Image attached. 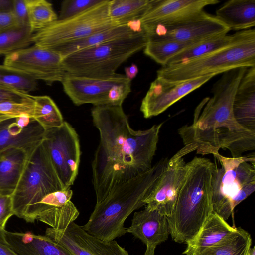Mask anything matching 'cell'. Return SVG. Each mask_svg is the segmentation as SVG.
I'll use <instances>...</instances> for the list:
<instances>
[{"label": "cell", "instance_id": "27", "mask_svg": "<svg viewBox=\"0 0 255 255\" xmlns=\"http://www.w3.org/2000/svg\"><path fill=\"white\" fill-rule=\"evenodd\" d=\"M252 242L247 231L236 227L219 242L192 255H248Z\"/></svg>", "mask_w": 255, "mask_h": 255}, {"label": "cell", "instance_id": "36", "mask_svg": "<svg viewBox=\"0 0 255 255\" xmlns=\"http://www.w3.org/2000/svg\"><path fill=\"white\" fill-rule=\"evenodd\" d=\"M34 110V101L32 102H18L6 101L0 103V114L17 118L27 115L32 119Z\"/></svg>", "mask_w": 255, "mask_h": 255}, {"label": "cell", "instance_id": "10", "mask_svg": "<svg viewBox=\"0 0 255 255\" xmlns=\"http://www.w3.org/2000/svg\"><path fill=\"white\" fill-rule=\"evenodd\" d=\"M61 82L65 93L77 106H122L131 92V80L118 73L107 78H92L66 73Z\"/></svg>", "mask_w": 255, "mask_h": 255}, {"label": "cell", "instance_id": "42", "mask_svg": "<svg viewBox=\"0 0 255 255\" xmlns=\"http://www.w3.org/2000/svg\"><path fill=\"white\" fill-rule=\"evenodd\" d=\"M126 77L131 80L134 78L138 72V68L136 65L132 64L130 66L127 67L125 68Z\"/></svg>", "mask_w": 255, "mask_h": 255}, {"label": "cell", "instance_id": "16", "mask_svg": "<svg viewBox=\"0 0 255 255\" xmlns=\"http://www.w3.org/2000/svg\"><path fill=\"white\" fill-rule=\"evenodd\" d=\"M45 235L75 255H129L115 240H102L88 233L74 222L64 230L48 228Z\"/></svg>", "mask_w": 255, "mask_h": 255}, {"label": "cell", "instance_id": "40", "mask_svg": "<svg viewBox=\"0 0 255 255\" xmlns=\"http://www.w3.org/2000/svg\"><path fill=\"white\" fill-rule=\"evenodd\" d=\"M12 11L21 25H29L27 0H13Z\"/></svg>", "mask_w": 255, "mask_h": 255}, {"label": "cell", "instance_id": "38", "mask_svg": "<svg viewBox=\"0 0 255 255\" xmlns=\"http://www.w3.org/2000/svg\"><path fill=\"white\" fill-rule=\"evenodd\" d=\"M12 192L0 193V229L5 230L9 219L14 215L12 199Z\"/></svg>", "mask_w": 255, "mask_h": 255}, {"label": "cell", "instance_id": "3", "mask_svg": "<svg viewBox=\"0 0 255 255\" xmlns=\"http://www.w3.org/2000/svg\"><path fill=\"white\" fill-rule=\"evenodd\" d=\"M186 164V173L174 209L167 218L173 240L185 244L214 211L212 198L217 167L209 159L198 157Z\"/></svg>", "mask_w": 255, "mask_h": 255}, {"label": "cell", "instance_id": "8", "mask_svg": "<svg viewBox=\"0 0 255 255\" xmlns=\"http://www.w3.org/2000/svg\"><path fill=\"white\" fill-rule=\"evenodd\" d=\"M213 156L221 165L214 175L213 211L226 221L236 206L255 190V156Z\"/></svg>", "mask_w": 255, "mask_h": 255}, {"label": "cell", "instance_id": "44", "mask_svg": "<svg viewBox=\"0 0 255 255\" xmlns=\"http://www.w3.org/2000/svg\"><path fill=\"white\" fill-rule=\"evenodd\" d=\"M0 255H19L8 245L0 242Z\"/></svg>", "mask_w": 255, "mask_h": 255}, {"label": "cell", "instance_id": "14", "mask_svg": "<svg viewBox=\"0 0 255 255\" xmlns=\"http://www.w3.org/2000/svg\"><path fill=\"white\" fill-rule=\"evenodd\" d=\"M148 40L199 42L227 34L230 29L215 16L205 11L193 18L170 25H156L143 28Z\"/></svg>", "mask_w": 255, "mask_h": 255}, {"label": "cell", "instance_id": "7", "mask_svg": "<svg viewBox=\"0 0 255 255\" xmlns=\"http://www.w3.org/2000/svg\"><path fill=\"white\" fill-rule=\"evenodd\" d=\"M255 66V32L248 37L221 49L187 61L162 66L157 77L180 82L238 68Z\"/></svg>", "mask_w": 255, "mask_h": 255}, {"label": "cell", "instance_id": "47", "mask_svg": "<svg viewBox=\"0 0 255 255\" xmlns=\"http://www.w3.org/2000/svg\"><path fill=\"white\" fill-rule=\"evenodd\" d=\"M12 118H13L8 115L0 114V124L4 121Z\"/></svg>", "mask_w": 255, "mask_h": 255}, {"label": "cell", "instance_id": "17", "mask_svg": "<svg viewBox=\"0 0 255 255\" xmlns=\"http://www.w3.org/2000/svg\"><path fill=\"white\" fill-rule=\"evenodd\" d=\"M218 3L217 0H154L139 19L142 28L173 25L197 16L206 6Z\"/></svg>", "mask_w": 255, "mask_h": 255}, {"label": "cell", "instance_id": "37", "mask_svg": "<svg viewBox=\"0 0 255 255\" xmlns=\"http://www.w3.org/2000/svg\"><path fill=\"white\" fill-rule=\"evenodd\" d=\"M72 195L73 191L70 188L55 191L48 194L40 202L37 215L44 210L65 205L70 201Z\"/></svg>", "mask_w": 255, "mask_h": 255}, {"label": "cell", "instance_id": "29", "mask_svg": "<svg viewBox=\"0 0 255 255\" xmlns=\"http://www.w3.org/2000/svg\"><path fill=\"white\" fill-rule=\"evenodd\" d=\"M32 119L45 130L60 127L64 123L62 115L54 101L48 96H33Z\"/></svg>", "mask_w": 255, "mask_h": 255}, {"label": "cell", "instance_id": "23", "mask_svg": "<svg viewBox=\"0 0 255 255\" xmlns=\"http://www.w3.org/2000/svg\"><path fill=\"white\" fill-rule=\"evenodd\" d=\"M230 30H248L255 25V0H231L216 11L215 16Z\"/></svg>", "mask_w": 255, "mask_h": 255}, {"label": "cell", "instance_id": "19", "mask_svg": "<svg viewBox=\"0 0 255 255\" xmlns=\"http://www.w3.org/2000/svg\"><path fill=\"white\" fill-rule=\"evenodd\" d=\"M6 243L19 255H75L46 235L31 232H4Z\"/></svg>", "mask_w": 255, "mask_h": 255}, {"label": "cell", "instance_id": "25", "mask_svg": "<svg viewBox=\"0 0 255 255\" xmlns=\"http://www.w3.org/2000/svg\"><path fill=\"white\" fill-rule=\"evenodd\" d=\"M255 32L254 29H250L232 35L223 34L207 38L175 55L166 65L187 61L209 54L244 39Z\"/></svg>", "mask_w": 255, "mask_h": 255}, {"label": "cell", "instance_id": "5", "mask_svg": "<svg viewBox=\"0 0 255 255\" xmlns=\"http://www.w3.org/2000/svg\"><path fill=\"white\" fill-rule=\"evenodd\" d=\"M147 42L144 31L105 42L64 57V68L73 75L109 77L128 58L143 49Z\"/></svg>", "mask_w": 255, "mask_h": 255}, {"label": "cell", "instance_id": "6", "mask_svg": "<svg viewBox=\"0 0 255 255\" xmlns=\"http://www.w3.org/2000/svg\"><path fill=\"white\" fill-rule=\"evenodd\" d=\"M61 190L62 185L42 142L30 153L12 193L14 215L28 223H34L43 198Z\"/></svg>", "mask_w": 255, "mask_h": 255}, {"label": "cell", "instance_id": "35", "mask_svg": "<svg viewBox=\"0 0 255 255\" xmlns=\"http://www.w3.org/2000/svg\"><path fill=\"white\" fill-rule=\"evenodd\" d=\"M103 0H65L61 3L58 20L67 19L80 14Z\"/></svg>", "mask_w": 255, "mask_h": 255}, {"label": "cell", "instance_id": "41", "mask_svg": "<svg viewBox=\"0 0 255 255\" xmlns=\"http://www.w3.org/2000/svg\"><path fill=\"white\" fill-rule=\"evenodd\" d=\"M21 25L13 11L0 13V31Z\"/></svg>", "mask_w": 255, "mask_h": 255}, {"label": "cell", "instance_id": "45", "mask_svg": "<svg viewBox=\"0 0 255 255\" xmlns=\"http://www.w3.org/2000/svg\"><path fill=\"white\" fill-rule=\"evenodd\" d=\"M156 247L153 245H146V249L144 255H154Z\"/></svg>", "mask_w": 255, "mask_h": 255}, {"label": "cell", "instance_id": "39", "mask_svg": "<svg viewBox=\"0 0 255 255\" xmlns=\"http://www.w3.org/2000/svg\"><path fill=\"white\" fill-rule=\"evenodd\" d=\"M6 101L32 102L33 96L16 90L0 86V103Z\"/></svg>", "mask_w": 255, "mask_h": 255}, {"label": "cell", "instance_id": "13", "mask_svg": "<svg viewBox=\"0 0 255 255\" xmlns=\"http://www.w3.org/2000/svg\"><path fill=\"white\" fill-rule=\"evenodd\" d=\"M190 152L191 149L184 146L168 160L151 191L143 200L145 208L167 218L171 216L186 173L183 157Z\"/></svg>", "mask_w": 255, "mask_h": 255}, {"label": "cell", "instance_id": "32", "mask_svg": "<svg viewBox=\"0 0 255 255\" xmlns=\"http://www.w3.org/2000/svg\"><path fill=\"white\" fill-rule=\"evenodd\" d=\"M79 212L71 201L62 206L53 207L40 212L37 220L57 229H65L78 217Z\"/></svg>", "mask_w": 255, "mask_h": 255}, {"label": "cell", "instance_id": "18", "mask_svg": "<svg viewBox=\"0 0 255 255\" xmlns=\"http://www.w3.org/2000/svg\"><path fill=\"white\" fill-rule=\"evenodd\" d=\"M167 218L156 210L145 208L134 213L131 225L126 228V232L146 245L156 247L166 241L170 234Z\"/></svg>", "mask_w": 255, "mask_h": 255}, {"label": "cell", "instance_id": "43", "mask_svg": "<svg viewBox=\"0 0 255 255\" xmlns=\"http://www.w3.org/2000/svg\"><path fill=\"white\" fill-rule=\"evenodd\" d=\"M13 10V0H0V13L10 11Z\"/></svg>", "mask_w": 255, "mask_h": 255}, {"label": "cell", "instance_id": "24", "mask_svg": "<svg viewBox=\"0 0 255 255\" xmlns=\"http://www.w3.org/2000/svg\"><path fill=\"white\" fill-rule=\"evenodd\" d=\"M134 22L118 25L93 33L85 38L56 46L51 49L63 57L75 52L93 47L105 42L124 37L141 32Z\"/></svg>", "mask_w": 255, "mask_h": 255}, {"label": "cell", "instance_id": "33", "mask_svg": "<svg viewBox=\"0 0 255 255\" xmlns=\"http://www.w3.org/2000/svg\"><path fill=\"white\" fill-rule=\"evenodd\" d=\"M28 24L33 33L58 19L52 5L45 0H27Z\"/></svg>", "mask_w": 255, "mask_h": 255}, {"label": "cell", "instance_id": "28", "mask_svg": "<svg viewBox=\"0 0 255 255\" xmlns=\"http://www.w3.org/2000/svg\"><path fill=\"white\" fill-rule=\"evenodd\" d=\"M154 0H110L109 14L117 26L128 24L139 19L149 9Z\"/></svg>", "mask_w": 255, "mask_h": 255}, {"label": "cell", "instance_id": "34", "mask_svg": "<svg viewBox=\"0 0 255 255\" xmlns=\"http://www.w3.org/2000/svg\"><path fill=\"white\" fill-rule=\"evenodd\" d=\"M0 86L29 94L36 90L37 82L24 74L0 65Z\"/></svg>", "mask_w": 255, "mask_h": 255}, {"label": "cell", "instance_id": "15", "mask_svg": "<svg viewBox=\"0 0 255 255\" xmlns=\"http://www.w3.org/2000/svg\"><path fill=\"white\" fill-rule=\"evenodd\" d=\"M218 74H210L180 82H169L157 77L142 99L140 110L145 118L157 116Z\"/></svg>", "mask_w": 255, "mask_h": 255}, {"label": "cell", "instance_id": "21", "mask_svg": "<svg viewBox=\"0 0 255 255\" xmlns=\"http://www.w3.org/2000/svg\"><path fill=\"white\" fill-rule=\"evenodd\" d=\"M236 122L255 132V66L248 68L238 86L233 104Z\"/></svg>", "mask_w": 255, "mask_h": 255}, {"label": "cell", "instance_id": "4", "mask_svg": "<svg viewBox=\"0 0 255 255\" xmlns=\"http://www.w3.org/2000/svg\"><path fill=\"white\" fill-rule=\"evenodd\" d=\"M168 159L162 158L148 171L113 190L96 204L88 222L82 228L102 240L110 241L124 235V223L134 210L144 206L143 200L151 191Z\"/></svg>", "mask_w": 255, "mask_h": 255}, {"label": "cell", "instance_id": "2", "mask_svg": "<svg viewBox=\"0 0 255 255\" xmlns=\"http://www.w3.org/2000/svg\"><path fill=\"white\" fill-rule=\"evenodd\" d=\"M247 68L223 73L212 87L213 96L203 99L195 109L192 124L178 129L184 146L192 152L214 155L220 149H227L232 157L237 158L255 149V132L241 126L233 114L235 95Z\"/></svg>", "mask_w": 255, "mask_h": 255}, {"label": "cell", "instance_id": "1", "mask_svg": "<svg viewBox=\"0 0 255 255\" xmlns=\"http://www.w3.org/2000/svg\"><path fill=\"white\" fill-rule=\"evenodd\" d=\"M91 115L100 138L92 164L97 204L117 187L152 167L163 123L134 130L122 106H94Z\"/></svg>", "mask_w": 255, "mask_h": 255}, {"label": "cell", "instance_id": "31", "mask_svg": "<svg viewBox=\"0 0 255 255\" xmlns=\"http://www.w3.org/2000/svg\"><path fill=\"white\" fill-rule=\"evenodd\" d=\"M29 25H18L0 31V55H9L32 43Z\"/></svg>", "mask_w": 255, "mask_h": 255}, {"label": "cell", "instance_id": "9", "mask_svg": "<svg viewBox=\"0 0 255 255\" xmlns=\"http://www.w3.org/2000/svg\"><path fill=\"white\" fill-rule=\"evenodd\" d=\"M109 0H103L80 14L63 20L57 19L33 33L32 43L42 48L51 49L116 26L109 16Z\"/></svg>", "mask_w": 255, "mask_h": 255}, {"label": "cell", "instance_id": "48", "mask_svg": "<svg viewBox=\"0 0 255 255\" xmlns=\"http://www.w3.org/2000/svg\"><path fill=\"white\" fill-rule=\"evenodd\" d=\"M248 255H255V246H254L253 248H250L249 251Z\"/></svg>", "mask_w": 255, "mask_h": 255}, {"label": "cell", "instance_id": "30", "mask_svg": "<svg viewBox=\"0 0 255 255\" xmlns=\"http://www.w3.org/2000/svg\"><path fill=\"white\" fill-rule=\"evenodd\" d=\"M199 42L148 40L143 51L146 55L163 66L174 56Z\"/></svg>", "mask_w": 255, "mask_h": 255}, {"label": "cell", "instance_id": "12", "mask_svg": "<svg viewBox=\"0 0 255 255\" xmlns=\"http://www.w3.org/2000/svg\"><path fill=\"white\" fill-rule=\"evenodd\" d=\"M63 58L56 52L34 45L5 56L3 65L35 80L51 84L61 82L66 74Z\"/></svg>", "mask_w": 255, "mask_h": 255}, {"label": "cell", "instance_id": "11", "mask_svg": "<svg viewBox=\"0 0 255 255\" xmlns=\"http://www.w3.org/2000/svg\"><path fill=\"white\" fill-rule=\"evenodd\" d=\"M42 144L63 189L70 188L78 174L81 155L75 130L64 121L59 127L45 130Z\"/></svg>", "mask_w": 255, "mask_h": 255}, {"label": "cell", "instance_id": "26", "mask_svg": "<svg viewBox=\"0 0 255 255\" xmlns=\"http://www.w3.org/2000/svg\"><path fill=\"white\" fill-rule=\"evenodd\" d=\"M32 151L10 148L0 152V191L13 192Z\"/></svg>", "mask_w": 255, "mask_h": 255}, {"label": "cell", "instance_id": "22", "mask_svg": "<svg viewBox=\"0 0 255 255\" xmlns=\"http://www.w3.org/2000/svg\"><path fill=\"white\" fill-rule=\"evenodd\" d=\"M235 228L213 211L195 235L186 243L187 247L183 254L192 255L199 252L219 242Z\"/></svg>", "mask_w": 255, "mask_h": 255}, {"label": "cell", "instance_id": "46", "mask_svg": "<svg viewBox=\"0 0 255 255\" xmlns=\"http://www.w3.org/2000/svg\"><path fill=\"white\" fill-rule=\"evenodd\" d=\"M11 192V191H0V193H4V192ZM5 231H2L0 229V242L5 244H6L5 240V238H4Z\"/></svg>", "mask_w": 255, "mask_h": 255}, {"label": "cell", "instance_id": "20", "mask_svg": "<svg viewBox=\"0 0 255 255\" xmlns=\"http://www.w3.org/2000/svg\"><path fill=\"white\" fill-rule=\"evenodd\" d=\"M45 129L33 119L25 128L18 126L15 118L0 124V152L10 148L33 150L43 141Z\"/></svg>", "mask_w": 255, "mask_h": 255}]
</instances>
